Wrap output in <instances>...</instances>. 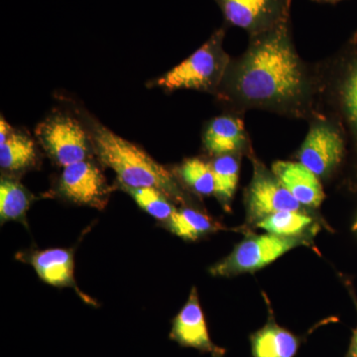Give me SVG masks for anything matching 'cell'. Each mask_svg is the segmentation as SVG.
Here are the masks:
<instances>
[{
  "label": "cell",
  "mask_w": 357,
  "mask_h": 357,
  "mask_svg": "<svg viewBox=\"0 0 357 357\" xmlns=\"http://www.w3.org/2000/svg\"><path fill=\"white\" fill-rule=\"evenodd\" d=\"M36 159L34 143L22 133L13 132L0 144V166L4 170L18 171L33 165Z\"/></svg>",
  "instance_id": "e0dca14e"
},
{
  "label": "cell",
  "mask_w": 357,
  "mask_h": 357,
  "mask_svg": "<svg viewBox=\"0 0 357 357\" xmlns=\"http://www.w3.org/2000/svg\"><path fill=\"white\" fill-rule=\"evenodd\" d=\"M30 263L40 278L49 285L69 287L75 284L74 258L67 249L38 251L31 256Z\"/></svg>",
  "instance_id": "9a60e30c"
},
{
  "label": "cell",
  "mask_w": 357,
  "mask_h": 357,
  "mask_svg": "<svg viewBox=\"0 0 357 357\" xmlns=\"http://www.w3.org/2000/svg\"><path fill=\"white\" fill-rule=\"evenodd\" d=\"M170 338L182 347H192L215 356L220 357L225 352L211 342L196 288L192 289L187 304L174 319Z\"/></svg>",
  "instance_id": "8fae6325"
},
{
  "label": "cell",
  "mask_w": 357,
  "mask_h": 357,
  "mask_svg": "<svg viewBox=\"0 0 357 357\" xmlns=\"http://www.w3.org/2000/svg\"><path fill=\"white\" fill-rule=\"evenodd\" d=\"M13 132V130L11 126L7 123L3 117H1V121H0V144L6 142L7 138H8L9 135Z\"/></svg>",
  "instance_id": "603a6c76"
},
{
  "label": "cell",
  "mask_w": 357,
  "mask_h": 357,
  "mask_svg": "<svg viewBox=\"0 0 357 357\" xmlns=\"http://www.w3.org/2000/svg\"><path fill=\"white\" fill-rule=\"evenodd\" d=\"M204 144L215 156L252 153L245 124L236 114L222 115L211 121L204 131Z\"/></svg>",
  "instance_id": "7c38bea8"
},
{
  "label": "cell",
  "mask_w": 357,
  "mask_h": 357,
  "mask_svg": "<svg viewBox=\"0 0 357 357\" xmlns=\"http://www.w3.org/2000/svg\"><path fill=\"white\" fill-rule=\"evenodd\" d=\"M253 176L246 190L245 204L248 222H261L265 218L281 211H302V204L279 182L272 171L250 154Z\"/></svg>",
  "instance_id": "52a82bcc"
},
{
  "label": "cell",
  "mask_w": 357,
  "mask_h": 357,
  "mask_svg": "<svg viewBox=\"0 0 357 357\" xmlns=\"http://www.w3.org/2000/svg\"><path fill=\"white\" fill-rule=\"evenodd\" d=\"M42 145L59 165H72L84 161L89 153V141L81 124L70 116L53 117L37 128Z\"/></svg>",
  "instance_id": "9c48e42d"
},
{
  "label": "cell",
  "mask_w": 357,
  "mask_h": 357,
  "mask_svg": "<svg viewBox=\"0 0 357 357\" xmlns=\"http://www.w3.org/2000/svg\"><path fill=\"white\" fill-rule=\"evenodd\" d=\"M241 156L238 154L220 155L211 164L215 177V195L225 208L231 203L238 184Z\"/></svg>",
  "instance_id": "2e32d148"
},
{
  "label": "cell",
  "mask_w": 357,
  "mask_h": 357,
  "mask_svg": "<svg viewBox=\"0 0 357 357\" xmlns=\"http://www.w3.org/2000/svg\"><path fill=\"white\" fill-rule=\"evenodd\" d=\"M345 357H357V328L354 330V335H352L351 344H349V351H347Z\"/></svg>",
  "instance_id": "cb8c5ba5"
},
{
  "label": "cell",
  "mask_w": 357,
  "mask_h": 357,
  "mask_svg": "<svg viewBox=\"0 0 357 357\" xmlns=\"http://www.w3.org/2000/svg\"><path fill=\"white\" fill-rule=\"evenodd\" d=\"M253 357H295L300 338L270 318L261 330L250 337Z\"/></svg>",
  "instance_id": "5bb4252c"
},
{
  "label": "cell",
  "mask_w": 357,
  "mask_h": 357,
  "mask_svg": "<svg viewBox=\"0 0 357 357\" xmlns=\"http://www.w3.org/2000/svg\"><path fill=\"white\" fill-rule=\"evenodd\" d=\"M124 189L132 196L141 208L159 220H169L176 208L168 197L156 188H128Z\"/></svg>",
  "instance_id": "44dd1931"
},
{
  "label": "cell",
  "mask_w": 357,
  "mask_h": 357,
  "mask_svg": "<svg viewBox=\"0 0 357 357\" xmlns=\"http://www.w3.org/2000/svg\"><path fill=\"white\" fill-rule=\"evenodd\" d=\"M318 68L321 112L340 126L357 157V32Z\"/></svg>",
  "instance_id": "3957f363"
},
{
  "label": "cell",
  "mask_w": 357,
  "mask_h": 357,
  "mask_svg": "<svg viewBox=\"0 0 357 357\" xmlns=\"http://www.w3.org/2000/svg\"><path fill=\"white\" fill-rule=\"evenodd\" d=\"M225 31V27L218 29L201 48L160 77L158 86L168 91L197 89L217 93L231 61L223 50Z\"/></svg>",
  "instance_id": "277c9868"
},
{
  "label": "cell",
  "mask_w": 357,
  "mask_h": 357,
  "mask_svg": "<svg viewBox=\"0 0 357 357\" xmlns=\"http://www.w3.org/2000/svg\"><path fill=\"white\" fill-rule=\"evenodd\" d=\"M314 220L302 211H281L257 223L268 234L284 237H298L312 227Z\"/></svg>",
  "instance_id": "ac0fdd59"
},
{
  "label": "cell",
  "mask_w": 357,
  "mask_h": 357,
  "mask_svg": "<svg viewBox=\"0 0 357 357\" xmlns=\"http://www.w3.org/2000/svg\"><path fill=\"white\" fill-rule=\"evenodd\" d=\"M171 231L181 238L195 241L215 229V222L204 213L185 208L176 211L169 220Z\"/></svg>",
  "instance_id": "d6986e66"
},
{
  "label": "cell",
  "mask_w": 357,
  "mask_h": 357,
  "mask_svg": "<svg viewBox=\"0 0 357 357\" xmlns=\"http://www.w3.org/2000/svg\"><path fill=\"white\" fill-rule=\"evenodd\" d=\"M225 23L256 36L291 20L292 0H215Z\"/></svg>",
  "instance_id": "ba28073f"
},
{
  "label": "cell",
  "mask_w": 357,
  "mask_h": 357,
  "mask_svg": "<svg viewBox=\"0 0 357 357\" xmlns=\"http://www.w3.org/2000/svg\"><path fill=\"white\" fill-rule=\"evenodd\" d=\"M312 1L319 2V3H337L342 0H312Z\"/></svg>",
  "instance_id": "d4e9b609"
},
{
  "label": "cell",
  "mask_w": 357,
  "mask_h": 357,
  "mask_svg": "<svg viewBox=\"0 0 357 357\" xmlns=\"http://www.w3.org/2000/svg\"><path fill=\"white\" fill-rule=\"evenodd\" d=\"M217 93L236 114L260 109L309 121L324 115L318 65L307 64L296 51L291 20L249 37Z\"/></svg>",
  "instance_id": "6da1fadb"
},
{
  "label": "cell",
  "mask_w": 357,
  "mask_h": 357,
  "mask_svg": "<svg viewBox=\"0 0 357 357\" xmlns=\"http://www.w3.org/2000/svg\"><path fill=\"white\" fill-rule=\"evenodd\" d=\"M347 139L340 126L326 115L310 121V128L298 151L301 164L317 177L332 175L344 160Z\"/></svg>",
  "instance_id": "5b68a950"
},
{
  "label": "cell",
  "mask_w": 357,
  "mask_h": 357,
  "mask_svg": "<svg viewBox=\"0 0 357 357\" xmlns=\"http://www.w3.org/2000/svg\"><path fill=\"white\" fill-rule=\"evenodd\" d=\"M181 177L201 196L215 194V177L210 164L192 158L184 162L180 169Z\"/></svg>",
  "instance_id": "7402d4cb"
},
{
  "label": "cell",
  "mask_w": 357,
  "mask_h": 357,
  "mask_svg": "<svg viewBox=\"0 0 357 357\" xmlns=\"http://www.w3.org/2000/svg\"><path fill=\"white\" fill-rule=\"evenodd\" d=\"M93 144L103 165L114 170L128 188H156L169 199L185 203V197L172 174L141 148L105 126L93 129Z\"/></svg>",
  "instance_id": "7a4b0ae2"
},
{
  "label": "cell",
  "mask_w": 357,
  "mask_h": 357,
  "mask_svg": "<svg viewBox=\"0 0 357 357\" xmlns=\"http://www.w3.org/2000/svg\"><path fill=\"white\" fill-rule=\"evenodd\" d=\"M271 171L302 206L318 208L323 203L325 192L319 177L300 162H274Z\"/></svg>",
  "instance_id": "4fadbf2b"
},
{
  "label": "cell",
  "mask_w": 357,
  "mask_h": 357,
  "mask_svg": "<svg viewBox=\"0 0 357 357\" xmlns=\"http://www.w3.org/2000/svg\"><path fill=\"white\" fill-rule=\"evenodd\" d=\"M356 230H357V222H356Z\"/></svg>",
  "instance_id": "484cf974"
},
{
  "label": "cell",
  "mask_w": 357,
  "mask_h": 357,
  "mask_svg": "<svg viewBox=\"0 0 357 357\" xmlns=\"http://www.w3.org/2000/svg\"><path fill=\"white\" fill-rule=\"evenodd\" d=\"M60 191L76 203L102 208L107 204V185L98 167L81 161L65 167Z\"/></svg>",
  "instance_id": "30bf717a"
},
{
  "label": "cell",
  "mask_w": 357,
  "mask_h": 357,
  "mask_svg": "<svg viewBox=\"0 0 357 357\" xmlns=\"http://www.w3.org/2000/svg\"><path fill=\"white\" fill-rule=\"evenodd\" d=\"M305 244L299 237L274 234L249 236L237 244L231 253L211 268L213 276L232 277L249 273L271 264L291 249Z\"/></svg>",
  "instance_id": "8992f818"
},
{
  "label": "cell",
  "mask_w": 357,
  "mask_h": 357,
  "mask_svg": "<svg viewBox=\"0 0 357 357\" xmlns=\"http://www.w3.org/2000/svg\"><path fill=\"white\" fill-rule=\"evenodd\" d=\"M30 198L27 191L14 181L2 178L0 184V217L1 222L17 220L29 208Z\"/></svg>",
  "instance_id": "ffe728a7"
}]
</instances>
